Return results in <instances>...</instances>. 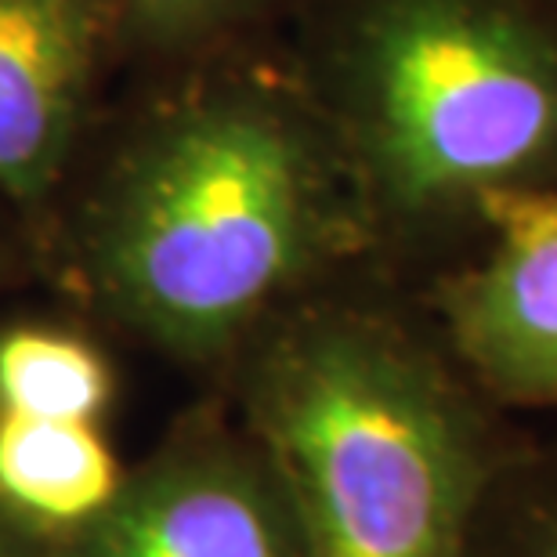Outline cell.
<instances>
[{"label":"cell","instance_id":"obj_6","mask_svg":"<svg viewBox=\"0 0 557 557\" xmlns=\"http://www.w3.org/2000/svg\"><path fill=\"white\" fill-rule=\"evenodd\" d=\"M409 294L496 409H557V182L496 203L474 250Z\"/></svg>","mask_w":557,"mask_h":557},{"label":"cell","instance_id":"obj_10","mask_svg":"<svg viewBox=\"0 0 557 557\" xmlns=\"http://www.w3.org/2000/svg\"><path fill=\"white\" fill-rule=\"evenodd\" d=\"M474 557H557V460L525 445L485 507Z\"/></svg>","mask_w":557,"mask_h":557},{"label":"cell","instance_id":"obj_4","mask_svg":"<svg viewBox=\"0 0 557 557\" xmlns=\"http://www.w3.org/2000/svg\"><path fill=\"white\" fill-rule=\"evenodd\" d=\"M120 73L124 0H0V210L37 239Z\"/></svg>","mask_w":557,"mask_h":557},{"label":"cell","instance_id":"obj_12","mask_svg":"<svg viewBox=\"0 0 557 557\" xmlns=\"http://www.w3.org/2000/svg\"><path fill=\"white\" fill-rule=\"evenodd\" d=\"M0 218H8L4 210H0ZM8 221H11V218H8ZM8 261H11V250H8L4 236H0V278H4V272H8Z\"/></svg>","mask_w":557,"mask_h":557},{"label":"cell","instance_id":"obj_1","mask_svg":"<svg viewBox=\"0 0 557 557\" xmlns=\"http://www.w3.org/2000/svg\"><path fill=\"white\" fill-rule=\"evenodd\" d=\"M40 239L102 315L199 370H232L283 311L376 269L278 33L131 70Z\"/></svg>","mask_w":557,"mask_h":557},{"label":"cell","instance_id":"obj_2","mask_svg":"<svg viewBox=\"0 0 557 557\" xmlns=\"http://www.w3.org/2000/svg\"><path fill=\"white\" fill-rule=\"evenodd\" d=\"M278 40L403 286L557 182V0H300Z\"/></svg>","mask_w":557,"mask_h":557},{"label":"cell","instance_id":"obj_11","mask_svg":"<svg viewBox=\"0 0 557 557\" xmlns=\"http://www.w3.org/2000/svg\"><path fill=\"white\" fill-rule=\"evenodd\" d=\"M0 557H54V550L0 518Z\"/></svg>","mask_w":557,"mask_h":557},{"label":"cell","instance_id":"obj_7","mask_svg":"<svg viewBox=\"0 0 557 557\" xmlns=\"http://www.w3.org/2000/svg\"><path fill=\"white\" fill-rule=\"evenodd\" d=\"M124 471L98 420L0 409V518L54 550L116 496Z\"/></svg>","mask_w":557,"mask_h":557},{"label":"cell","instance_id":"obj_9","mask_svg":"<svg viewBox=\"0 0 557 557\" xmlns=\"http://www.w3.org/2000/svg\"><path fill=\"white\" fill-rule=\"evenodd\" d=\"M300 0H124L127 73L272 37Z\"/></svg>","mask_w":557,"mask_h":557},{"label":"cell","instance_id":"obj_3","mask_svg":"<svg viewBox=\"0 0 557 557\" xmlns=\"http://www.w3.org/2000/svg\"><path fill=\"white\" fill-rule=\"evenodd\" d=\"M228 373L305 557H474L521 442L409 286L381 269L341 278L269 322Z\"/></svg>","mask_w":557,"mask_h":557},{"label":"cell","instance_id":"obj_8","mask_svg":"<svg viewBox=\"0 0 557 557\" xmlns=\"http://www.w3.org/2000/svg\"><path fill=\"white\" fill-rule=\"evenodd\" d=\"M113 395V362L87 333L62 322L0 330V409L102 423Z\"/></svg>","mask_w":557,"mask_h":557},{"label":"cell","instance_id":"obj_5","mask_svg":"<svg viewBox=\"0 0 557 557\" xmlns=\"http://www.w3.org/2000/svg\"><path fill=\"white\" fill-rule=\"evenodd\" d=\"M54 557H305V547L261 442L203 413L124 474L102 515Z\"/></svg>","mask_w":557,"mask_h":557}]
</instances>
